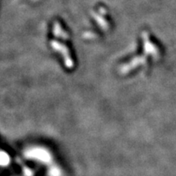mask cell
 <instances>
[{"mask_svg": "<svg viewBox=\"0 0 176 176\" xmlns=\"http://www.w3.org/2000/svg\"><path fill=\"white\" fill-rule=\"evenodd\" d=\"M51 48L54 49L56 51H57L58 53H60L62 56L63 59H64V62H65V66L68 69H72L73 68L74 63H73V59L71 57L70 53H69V50L66 47V46H65L64 44L61 43L60 42H57L56 40L51 41Z\"/></svg>", "mask_w": 176, "mask_h": 176, "instance_id": "6da1fadb", "label": "cell"}, {"mask_svg": "<svg viewBox=\"0 0 176 176\" xmlns=\"http://www.w3.org/2000/svg\"><path fill=\"white\" fill-rule=\"evenodd\" d=\"M53 35L57 38H61L63 39H67L69 38V35L67 34L66 31L63 29L61 24L59 22H55L53 26Z\"/></svg>", "mask_w": 176, "mask_h": 176, "instance_id": "7a4b0ae2", "label": "cell"}, {"mask_svg": "<svg viewBox=\"0 0 176 176\" xmlns=\"http://www.w3.org/2000/svg\"><path fill=\"white\" fill-rule=\"evenodd\" d=\"M93 16L95 17V20L97 21L98 24L100 25L101 29H103L104 30H106V29H109V24H108V22L105 20L104 17L102 15L99 14V12H98V13H94Z\"/></svg>", "mask_w": 176, "mask_h": 176, "instance_id": "3957f363", "label": "cell"}]
</instances>
